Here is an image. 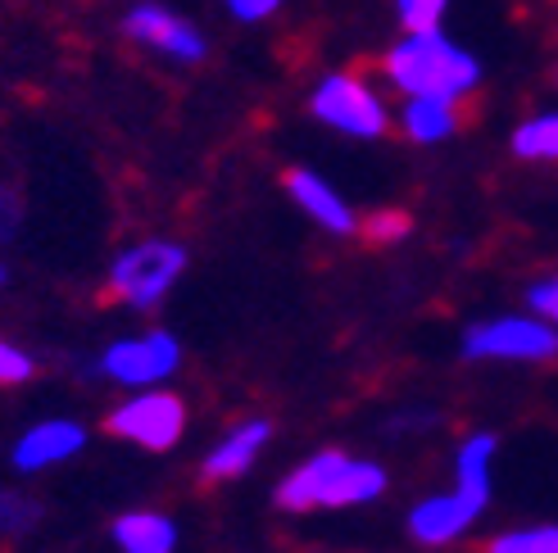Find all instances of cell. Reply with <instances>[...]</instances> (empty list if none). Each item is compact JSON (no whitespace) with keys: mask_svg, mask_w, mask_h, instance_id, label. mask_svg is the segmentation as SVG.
Masks as SVG:
<instances>
[{"mask_svg":"<svg viewBox=\"0 0 558 553\" xmlns=\"http://www.w3.org/2000/svg\"><path fill=\"white\" fill-rule=\"evenodd\" d=\"M386 490V472L377 463L350 458L341 450H323L310 463H300L295 472L277 486V504L287 513H310V508H354L368 504Z\"/></svg>","mask_w":558,"mask_h":553,"instance_id":"obj_1","label":"cell"},{"mask_svg":"<svg viewBox=\"0 0 558 553\" xmlns=\"http://www.w3.org/2000/svg\"><path fill=\"white\" fill-rule=\"evenodd\" d=\"M381 73L396 82L404 96H445V100H459L477 87V60L463 54L459 46H450L440 33L427 37H409L400 46H390L381 54Z\"/></svg>","mask_w":558,"mask_h":553,"instance_id":"obj_2","label":"cell"},{"mask_svg":"<svg viewBox=\"0 0 558 553\" xmlns=\"http://www.w3.org/2000/svg\"><path fill=\"white\" fill-rule=\"evenodd\" d=\"M186 268V250L173 241H142L123 250L109 272V295L132 304V309H155V304L169 295V286Z\"/></svg>","mask_w":558,"mask_h":553,"instance_id":"obj_3","label":"cell"},{"mask_svg":"<svg viewBox=\"0 0 558 553\" xmlns=\"http://www.w3.org/2000/svg\"><path fill=\"white\" fill-rule=\"evenodd\" d=\"M468 358H513V364H545L558 358V331L536 318H495L468 327L463 336Z\"/></svg>","mask_w":558,"mask_h":553,"instance_id":"obj_4","label":"cell"},{"mask_svg":"<svg viewBox=\"0 0 558 553\" xmlns=\"http://www.w3.org/2000/svg\"><path fill=\"white\" fill-rule=\"evenodd\" d=\"M186 431V404L169 391H146L109 413V435L132 440L142 450H173Z\"/></svg>","mask_w":558,"mask_h":553,"instance_id":"obj_5","label":"cell"},{"mask_svg":"<svg viewBox=\"0 0 558 553\" xmlns=\"http://www.w3.org/2000/svg\"><path fill=\"white\" fill-rule=\"evenodd\" d=\"M490 504V481H459L450 494H432L409 513V531L417 544H450Z\"/></svg>","mask_w":558,"mask_h":553,"instance_id":"obj_6","label":"cell"},{"mask_svg":"<svg viewBox=\"0 0 558 553\" xmlns=\"http://www.w3.org/2000/svg\"><path fill=\"white\" fill-rule=\"evenodd\" d=\"M314 114H318L327 127L350 132V136H381V132H386V109H381V100H377L354 73H337V77L323 82V87L314 91Z\"/></svg>","mask_w":558,"mask_h":553,"instance_id":"obj_7","label":"cell"},{"mask_svg":"<svg viewBox=\"0 0 558 553\" xmlns=\"http://www.w3.org/2000/svg\"><path fill=\"white\" fill-rule=\"evenodd\" d=\"M178 364H182V349L169 331H146V336H128L109 345L100 358V372L123 385H155L163 377H173Z\"/></svg>","mask_w":558,"mask_h":553,"instance_id":"obj_8","label":"cell"},{"mask_svg":"<svg viewBox=\"0 0 558 553\" xmlns=\"http://www.w3.org/2000/svg\"><path fill=\"white\" fill-rule=\"evenodd\" d=\"M123 27H128V37L169 50V54H178V60H201V54H205V41L195 37V27L182 23L169 10H159V5H136Z\"/></svg>","mask_w":558,"mask_h":553,"instance_id":"obj_9","label":"cell"},{"mask_svg":"<svg viewBox=\"0 0 558 553\" xmlns=\"http://www.w3.org/2000/svg\"><path fill=\"white\" fill-rule=\"evenodd\" d=\"M82 445H87V431L77 422H41L14 445V467L19 472H41V467L73 458Z\"/></svg>","mask_w":558,"mask_h":553,"instance_id":"obj_10","label":"cell"},{"mask_svg":"<svg viewBox=\"0 0 558 553\" xmlns=\"http://www.w3.org/2000/svg\"><path fill=\"white\" fill-rule=\"evenodd\" d=\"M268 435H272V427H268L264 418H250V422L232 427V431L209 450V458H205V481H232V477L250 472V463L259 458V450L268 445Z\"/></svg>","mask_w":558,"mask_h":553,"instance_id":"obj_11","label":"cell"},{"mask_svg":"<svg viewBox=\"0 0 558 553\" xmlns=\"http://www.w3.org/2000/svg\"><path fill=\"white\" fill-rule=\"evenodd\" d=\"M287 191H291V200L314 218V223H323L327 232H354V213H350V205L331 191L318 173H310V169H291L287 173Z\"/></svg>","mask_w":558,"mask_h":553,"instance_id":"obj_12","label":"cell"},{"mask_svg":"<svg viewBox=\"0 0 558 553\" xmlns=\"http://www.w3.org/2000/svg\"><path fill=\"white\" fill-rule=\"evenodd\" d=\"M114 544L123 553H173L178 527L163 513H123L114 521Z\"/></svg>","mask_w":558,"mask_h":553,"instance_id":"obj_13","label":"cell"},{"mask_svg":"<svg viewBox=\"0 0 558 553\" xmlns=\"http://www.w3.org/2000/svg\"><path fill=\"white\" fill-rule=\"evenodd\" d=\"M459 123H463L459 105L445 96H409L404 105V132L413 142H445Z\"/></svg>","mask_w":558,"mask_h":553,"instance_id":"obj_14","label":"cell"},{"mask_svg":"<svg viewBox=\"0 0 558 553\" xmlns=\"http://www.w3.org/2000/svg\"><path fill=\"white\" fill-rule=\"evenodd\" d=\"M513 150L522 159H558V114L532 119L513 132Z\"/></svg>","mask_w":558,"mask_h":553,"instance_id":"obj_15","label":"cell"},{"mask_svg":"<svg viewBox=\"0 0 558 553\" xmlns=\"http://www.w3.org/2000/svg\"><path fill=\"white\" fill-rule=\"evenodd\" d=\"M486 553H558V527H526L505 531L486 544Z\"/></svg>","mask_w":558,"mask_h":553,"instance_id":"obj_16","label":"cell"},{"mask_svg":"<svg viewBox=\"0 0 558 553\" xmlns=\"http://www.w3.org/2000/svg\"><path fill=\"white\" fill-rule=\"evenodd\" d=\"M490 458H495V435L463 440V450L454 458V477L459 481H490Z\"/></svg>","mask_w":558,"mask_h":553,"instance_id":"obj_17","label":"cell"},{"mask_svg":"<svg viewBox=\"0 0 558 553\" xmlns=\"http://www.w3.org/2000/svg\"><path fill=\"white\" fill-rule=\"evenodd\" d=\"M440 19H445V0H400V23L409 37L440 33Z\"/></svg>","mask_w":558,"mask_h":553,"instance_id":"obj_18","label":"cell"},{"mask_svg":"<svg viewBox=\"0 0 558 553\" xmlns=\"http://www.w3.org/2000/svg\"><path fill=\"white\" fill-rule=\"evenodd\" d=\"M404 232H409V213H400V209H381V213H373L368 223H364V236L377 241V245L400 241Z\"/></svg>","mask_w":558,"mask_h":553,"instance_id":"obj_19","label":"cell"},{"mask_svg":"<svg viewBox=\"0 0 558 553\" xmlns=\"http://www.w3.org/2000/svg\"><path fill=\"white\" fill-rule=\"evenodd\" d=\"M27 377H33V358L14 349L10 341H0V385H19Z\"/></svg>","mask_w":558,"mask_h":553,"instance_id":"obj_20","label":"cell"},{"mask_svg":"<svg viewBox=\"0 0 558 553\" xmlns=\"http://www.w3.org/2000/svg\"><path fill=\"white\" fill-rule=\"evenodd\" d=\"M37 517V508L33 504H23V500H0V527H27V521Z\"/></svg>","mask_w":558,"mask_h":553,"instance_id":"obj_21","label":"cell"},{"mask_svg":"<svg viewBox=\"0 0 558 553\" xmlns=\"http://www.w3.org/2000/svg\"><path fill=\"white\" fill-rule=\"evenodd\" d=\"M532 309L558 322V276H554V282H541V286H532Z\"/></svg>","mask_w":558,"mask_h":553,"instance_id":"obj_22","label":"cell"},{"mask_svg":"<svg viewBox=\"0 0 558 553\" xmlns=\"http://www.w3.org/2000/svg\"><path fill=\"white\" fill-rule=\"evenodd\" d=\"M228 5H232L236 19H268L277 5H282V0H228Z\"/></svg>","mask_w":558,"mask_h":553,"instance_id":"obj_23","label":"cell"}]
</instances>
